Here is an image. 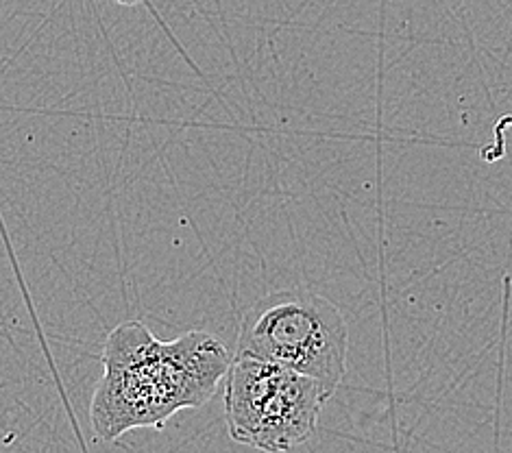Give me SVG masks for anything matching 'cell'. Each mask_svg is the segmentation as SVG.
<instances>
[{
	"label": "cell",
	"instance_id": "cell-2",
	"mask_svg": "<svg viewBox=\"0 0 512 453\" xmlns=\"http://www.w3.org/2000/svg\"><path fill=\"white\" fill-rule=\"evenodd\" d=\"M347 349L349 329L338 305L306 288H290L251 305L236 355L310 377L334 395L347 373Z\"/></svg>",
	"mask_w": 512,
	"mask_h": 453
},
{
	"label": "cell",
	"instance_id": "cell-4",
	"mask_svg": "<svg viewBox=\"0 0 512 453\" xmlns=\"http://www.w3.org/2000/svg\"><path fill=\"white\" fill-rule=\"evenodd\" d=\"M116 5H123V7H136V5H142L144 0H114Z\"/></svg>",
	"mask_w": 512,
	"mask_h": 453
},
{
	"label": "cell",
	"instance_id": "cell-1",
	"mask_svg": "<svg viewBox=\"0 0 512 453\" xmlns=\"http://www.w3.org/2000/svg\"><path fill=\"white\" fill-rule=\"evenodd\" d=\"M229 364L227 347L212 334L162 342L140 321L118 325L103 347V377L92 397L96 436L112 443L138 427H162L179 410L201 408Z\"/></svg>",
	"mask_w": 512,
	"mask_h": 453
},
{
	"label": "cell",
	"instance_id": "cell-3",
	"mask_svg": "<svg viewBox=\"0 0 512 453\" xmlns=\"http://www.w3.org/2000/svg\"><path fill=\"white\" fill-rule=\"evenodd\" d=\"M329 399L332 395L319 382L277 366L251 447L266 453H288L306 445Z\"/></svg>",
	"mask_w": 512,
	"mask_h": 453
}]
</instances>
